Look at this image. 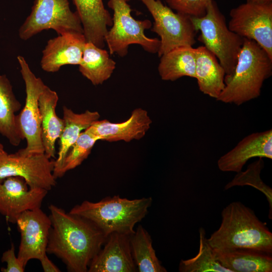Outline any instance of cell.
Listing matches in <instances>:
<instances>
[{
	"label": "cell",
	"mask_w": 272,
	"mask_h": 272,
	"mask_svg": "<svg viewBox=\"0 0 272 272\" xmlns=\"http://www.w3.org/2000/svg\"><path fill=\"white\" fill-rule=\"evenodd\" d=\"M152 203L151 197L129 199L114 195L97 202L85 200L69 212L90 221L106 237L112 233L131 235L136 224L148 214Z\"/></svg>",
	"instance_id": "cell-4"
},
{
	"label": "cell",
	"mask_w": 272,
	"mask_h": 272,
	"mask_svg": "<svg viewBox=\"0 0 272 272\" xmlns=\"http://www.w3.org/2000/svg\"><path fill=\"white\" fill-rule=\"evenodd\" d=\"M17 60L25 85L26 99L24 106L16 115V122L20 132L26 140V147L17 152L25 156L44 153L41 138L38 100L47 86L33 73L23 56H18Z\"/></svg>",
	"instance_id": "cell-8"
},
{
	"label": "cell",
	"mask_w": 272,
	"mask_h": 272,
	"mask_svg": "<svg viewBox=\"0 0 272 272\" xmlns=\"http://www.w3.org/2000/svg\"><path fill=\"white\" fill-rule=\"evenodd\" d=\"M98 141L99 139L97 137L87 130L82 131L65 156L58 178L63 176L67 171L80 165L88 158Z\"/></svg>",
	"instance_id": "cell-29"
},
{
	"label": "cell",
	"mask_w": 272,
	"mask_h": 272,
	"mask_svg": "<svg viewBox=\"0 0 272 272\" xmlns=\"http://www.w3.org/2000/svg\"><path fill=\"white\" fill-rule=\"evenodd\" d=\"M191 19L196 32L200 31L198 40L218 58L225 75L232 74L235 69L244 38L231 31L223 14L213 0L206 13Z\"/></svg>",
	"instance_id": "cell-5"
},
{
	"label": "cell",
	"mask_w": 272,
	"mask_h": 272,
	"mask_svg": "<svg viewBox=\"0 0 272 272\" xmlns=\"http://www.w3.org/2000/svg\"><path fill=\"white\" fill-rule=\"evenodd\" d=\"M43 270L45 272H59V269L48 258L47 255H45L40 260Z\"/></svg>",
	"instance_id": "cell-32"
},
{
	"label": "cell",
	"mask_w": 272,
	"mask_h": 272,
	"mask_svg": "<svg viewBox=\"0 0 272 272\" xmlns=\"http://www.w3.org/2000/svg\"><path fill=\"white\" fill-rule=\"evenodd\" d=\"M195 49V79L199 90L217 99L225 86L224 69L216 56L204 46Z\"/></svg>",
	"instance_id": "cell-21"
},
{
	"label": "cell",
	"mask_w": 272,
	"mask_h": 272,
	"mask_svg": "<svg viewBox=\"0 0 272 272\" xmlns=\"http://www.w3.org/2000/svg\"><path fill=\"white\" fill-rule=\"evenodd\" d=\"M115 65L116 62L106 50L86 42L79 70L93 85H101L108 80Z\"/></svg>",
	"instance_id": "cell-24"
},
{
	"label": "cell",
	"mask_w": 272,
	"mask_h": 272,
	"mask_svg": "<svg viewBox=\"0 0 272 272\" xmlns=\"http://www.w3.org/2000/svg\"><path fill=\"white\" fill-rule=\"evenodd\" d=\"M130 246L138 271H167L156 255L150 235L142 225L130 236Z\"/></svg>",
	"instance_id": "cell-26"
},
{
	"label": "cell",
	"mask_w": 272,
	"mask_h": 272,
	"mask_svg": "<svg viewBox=\"0 0 272 272\" xmlns=\"http://www.w3.org/2000/svg\"><path fill=\"white\" fill-rule=\"evenodd\" d=\"M107 5L113 11L111 28L105 36L110 54L116 53L123 57L127 54L129 46L133 44L140 45L150 53H158L160 39L149 38L145 34V31L152 27L150 20L134 19L125 0H109Z\"/></svg>",
	"instance_id": "cell-6"
},
{
	"label": "cell",
	"mask_w": 272,
	"mask_h": 272,
	"mask_svg": "<svg viewBox=\"0 0 272 272\" xmlns=\"http://www.w3.org/2000/svg\"><path fill=\"white\" fill-rule=\"evenodd\" d=\"M199 246L197 254L193 257L181 260L179 265L180 272H231L223 266L216 258L213 248L209 244L205 230H199Z\"/></svg>",
	"instance_id": "cell-27"
},
{
	"label": "cell",
	"mask_w": 272,
	"mask_h": 272,
	"mask_svg": "<svg viewBox=\"0 0 272 272\" xmlns=\"http://www.w3.org/2000/svg\"><path fill=\"white\" fill-rule=\"evenodd\" d=\"M126 2H129L130 0H125Z\"/></svg>",
	"instance_id": "cell-35"
},
{
	"label": "cell",
	"mask_w": 272,
	"mask_h": 272,
	"mask_svg": "<svg viewBox=\"0 0 272 272\" xmlns=\"http://www.w3.org/2000/svg\"><path fill=\"white\" fill-rule=\"evenodd\" d=\"M81 21L86 42L103 48L108 27L112 18L105 8L103 0H73Z\"/></svg>",
	"instance_id": "cell-18"
},
{
	"label": "cell",
	"mask_w": 272,
	"mask_h": 272,
	"mask_svg": "<svg viewBox=\"0 0 272 272\" xmlns=\"http://www.w3.org/2000/svg\"><path fill=\"white\" fill-rule=\"evenodd\" d=\"M86 43L84 34L79 32H69L50 39L42 51L41 69L55 73L65 65H79Z\"/></svg>",
	"instance_id": "cell-15"
},
{
	"label": "cell",
	"mask_w": 272,
	"mask_h": 272,
	"mask_svg": "<svg viewBox=\"0 0 272 272\" xmlns=\"http://www.w3.org/2000/svg\"><path fill=\"white\" fill-rule=\"evenodd\" d=\"M196 49L182 46L160 57L158 70L161 79L174 81L183 77L195 78Z\"/></svg>",
	"instance_id": "cell-25"
},
{
	"label": "cell",
	"mask_w": 272,
	"mask_h": 272,
	"mask_svg": "<svg viewBox=\"0 0 272 272\" xmlns=\"http://www.w3.org/2000/svg\"><path fill=\"white\" fill-rule=\"evenodd\" d=\"M213 251L219 262L231 272L272 271V253L246 248Z\"/></svg>",
	"instance_id": "cell-20"
},
{
	"label": "cell",
	"mask_w": 272,
	"mask_h": 272,
	"mask_svg": "<svg viewBox=\"0 0 272 272\" xmlns=\"http://www.w3.org/2000/svg\"><path fill=\"white\" fill-rule=\"evenodd\" d=\"M51 227L46 253L60 259L69 271L87 272L107 237L87 219L49 206Z\"/></svg>",
	"instance_id": "cell-1"
},
{
	"label": "cell",
	"mask_w": 272,
	"mask_h": 272,
	"mask_svg": "<svg viewBox=\"0 0 272 272\" xmlns=\"http://www.w3.org/2000/svg\"><path fill=\"white\" fill-rule=\"evenodd\" d=\"M272 159V129L252 133L244 137L218 160L223 172H239L251 158Z\"/></svg>",
	"instance_id": "cell-16"
},
{
	"label": "cell",
	"mask_w": 272,
	"mask_h": 272,
	"mask_svg": "<svg viewBox=\"0 0 272 272\" xmlns=\"http://www.w3.org/2000/svg\"><path fill=\"white\" fill-rule=\"evenodd\" d=\"M220 226L208 238L215 249H251L272 253V233L254 211L233 201L222 211Z\"/></svg>",
	"instance_id": "cell-2"
},
{
	"label": "cell",
	"mask_w": 272,
	"mask_h": 272,
	"mask_svg": "<svg viewBox=\"0 0 272 272\" xmlns=\"http://www.w3.org/2000/svg\"><path fill=\"white\" fill-rule=\"evenodd\" d=\"M263 158L249 164L244 171L237 172L233 179L225 186V190L235 186L249 185L254 187L263 193L266 196L269 204L268 218L272 219V189L266 185L260 177V173L264 167Z\"/></svg>",
	"instance_id": "cell-28"
},
{
	"label": "cell",
	"mask_w": 272,
	"mask_h": 272,
	"mask_svg": "<svg viewBox=\"0 0 272 272\" xmlns=\"http://www.w3.org/2000/svg\"><path fill=\"white\" fill-rule=\"evenodd\" d=\"M168 7L177 12L192 17H200L206 13L213 0H164Z\"/></svg>",
	"instance_id": "cell-30"
},
{
	"label": "cell",
	"mask_w": 272,
	"mask_h": 272,
	"mask_svg": "<svg viewBox=\"0 0 272 272\" xmlns=\"http://www.w3.org/2000/svg\"><path fill=\"white\" fill-rule=\"evenodd\" d=\"M152 123L148 111L137 108L131 112L129 118L125 121L114 123L107 119H99L85 130L97 137L99 140L129 142L144 137Z\"/></svg>",
	"instance_id": "cell-17"
},
{
	"label": "cell",
	"mask_w": 272,
	"mask_h": 272,
	"mask_svg": "<svg viewBox=\"0 0 272 272\" xmlns=\"http://www.w3.org/2000/svg\"><path fill=\"white\" fill-rule=\"evenodd\" d=\"M47 192L30 188L21 177H7L0 182V214L9 222L16 224L22 213L40 208Z\"/></svg>",
	"instance_id": "cell-13"
},
{
	"label": "cell",
	"mask_w": 272,
	"mask_h": 272,
	"mask_svg": "<svg viewBox=\"0 0 272 272\" xmlns=\"http://www.w3.org/2000/svg\"><path fill=\"white\" fill-rule=\"evenodd\" d=\"M272 74V58L255 41L244 38L233 73L225 75L224 89L216 99L240 106L258 98Z\"/></svg>",
	"instance_id": "cell-3"
},
{
	"label": "cell",
	"mask_w": 272,
	"mask_h": 272,
	"mask_svg": "<svg viewBox=\"0 0 272 272\" xmlns=\"http://www.w3.org/2000/svg\"><path fill=\"white\" fill-rule=\"evenodd\" d=\"M58 101L57 93L48 86L40 95L39 107L41 118V138L45 154L49 158H55V143L64 126L63 118L56 113Z\"/></svg>",
	"instance_id": "cell-19"
},
{
	"label": "cell",
	"mask_w": 272,
	"mask_h": 272,
	"mask_svg": "<svg viewBox=\"0 0 272 272\" xmlns=\"http://www.w3.org/2000/svg\"><path fill=\"white\" fill-rule=\"evenodd\" d=\"M147 8L154 22L152 31L160 37L159 57L172 49L182 46H192L197 32L191 17L175 13L161 0H139Z\"/></svg>",
	"instance_id": "cell-9"
},
{
	"label": "cell",
	"mask_w": 272,
	"mask_h": 272,
	"mask_svg": "<svg viewBox=\"0 0 272 272\" xmlns=\"http://www.w3.org/2000/svg\"><path fill=\"white\" fill-rule=\"evenodd\" d=\"M21 108L10 80L6 75L0 74V134L14 146H19L24 140L16 122V113Z\"/></svg>",
	"instance_id": "cell-23"
},
{
	"label": "cell",
	"mask_w": 272,
	"mask_h": 272,
	"mask_svg": "<svg viewBox=\"0 0 272 272\" xmlns=\"http://www.w3.org/2000/svg\"><path fill=\"white\" fill-rule=\"evenodd\" d=\"M54 163L45 153L25 156L5 151L0 155V182L9 177L19 176L30 188L48 191L56 183L53 174Z\"/></svg>",
	"instance_id": "cell-11"
},
{
	"label": "cell",
	"mask_w": 272,
	"mask_h": 272,
	"mask_svg": "<svg viewBox=\"0 0 272 272\" xmlns=\"http://www.w3.org/2000/svg\"><path fill=\"white\" fill-rule=\"evenodd\" d=\"M246 2L253 3H265L271 2L272 0H246Z\"/></svg>",
	"instance_id": "cell-33"
},
{
	"label": "cell",
	"mask_w": 272,
	"mask_h": 272,
	"mask_svg": "<svg viewBox=\"0 0 272 272\" xmlns=\"http://www.w3.org/2000/svg\"><path fill=\"white\" fill-rule=\"evenodd\" d=\"M131 235L119 233L109 234L101 249L90 262L88 271H137L130 246Z\"/></svg>",
	"instance_id": "cell-14"
},
{
	"label": "cell",
	"mask_w": 272,
	"mask_h": 272,
	"mask_svg": "<svg viewBox=\"0 0 272 272\" xmlns=\"http://www.w3.org/2000/svg\"><path fill=\"white\" fill-rule=\"evenodd\" d=\"M49 29L55 31L58 35L69 32L83 33L80 17L77 12L71 10L69 0H34L18 34L21 39L27 40Z\"/></svg>",
	"instance_id": "cell-7"
},
{
	"label": "cell",
	"mask_w": 272,
	"mask_h": 272,
	"mask_svg": "<svg viewBox=\"0 0 272 272\" xmlns=\"http://www.w3.org/2000/svg\"><path fill=\"white\" fill-rule=\"evenodd\" d=\"M229 29L257 43L272 58V2H246L230 12Z\"/></svg>",
	"instance_id": "cell-10"
},
{
	"label": "cell",
	"mask_w": 272,
	"mask_h": 272,
	"mask_svg": "<svg viewBox=\"0 0 272 272\" xmlns=\"http://www.w3.org/2000/svg\"><path fill=\"white\" fill-rule=\"evenodd\" d=\"M5 151L4 150V148L3 144L0 142V155L4 153Z\"/></svg>",
	"instance_id": "cell-34"
},
{
	"label": "cell",
	"mask_w": 272,
	"mask_h": 272,
	"mask_svg": "<svg viewBox=\"0 0 272 272\" xmlns=\"http://www.w3.org/2000/svg\"><path fill=\"white\" fill-rule=\"evenodd\" d=\"M100 115L97 111L86 110L77 113L66 106L63 107V119L64 126L59 138L58 156L55 160L53 174L58 178L63 160L81 133L88 128L94 122L99 119Z\"/></svg>",
	"instance_id": "cell-22"
},
{
	"label": "cell",
	"mask_w": 272,
	"mask_h": 272,
	"mask_svg": "<svg viewBox=\"0 0 272 272\" xmlns=\"http://www.w3.org/2000/svg\"><path fill=\"white\" fill-rule=\"evenodd\" d=\"M16 224L21 234L17 257L25 267L30 260H40L46 255L51 222L39 208L22 213Z\"/></svg>",
	"instance_id": "cell-12"
},
{
	"label": "cell",
	"mask_w": 272,
	"mask_h": 272,
	"mask_svg": "<svg viewBox=\"0 0 272 272\" xmlns=\"http://www.w3.org/2000/svg\"><path fill=\"white\" fill-rule=\"evenodd\" d=\"M2 262L7 263L6 267L1 268L3 272H23L25 267L15 254V246L12 243L10 249L5 251L2 256Z\"/></svg>",
	"instance_id": "cell-31"
}]
</instances>
